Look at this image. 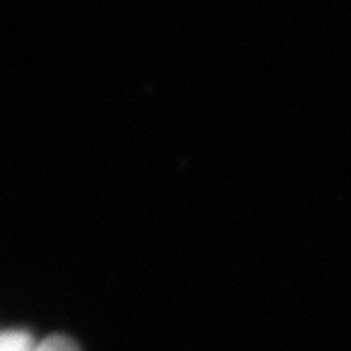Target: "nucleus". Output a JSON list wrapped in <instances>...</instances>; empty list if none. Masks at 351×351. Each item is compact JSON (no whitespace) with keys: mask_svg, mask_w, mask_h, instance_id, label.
Listing matches in <instances>:
<instances>
[{"mask_svg":"<svg viewBox=\"0 0 351 351\" xmlns=\"http://www.w3.org/2000/svg\"><path fill=\"white\" fill-rule=\"evenodd\" d=\"M34 351H78L76 343L66 336H51L49 339L41 341Z\"/></svg>","mask_w":351,"mask_h":351,"instance_id":"obj_1","label":"nucleus"}]
</instances>
